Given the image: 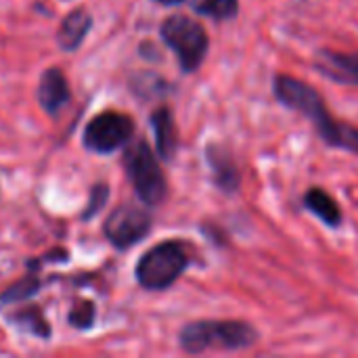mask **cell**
Instances as JSON below:
<instances>
[{"label": "cell", "mask_w": 358, "mask_h": 358, "mask_svg": "<svg viewBox=\"0 0 358 358\" xmlns=\"http://www.w3.org/2000/svg\"><path fill=\"white\" fill-rule=\"evenodd\" d=\"M273 92L285 107L308 117L327 145L358 155V128L338 122L313 86L292 76H277L273 82Z\"/></svg>", "instance_id": "obj_1"}, {"label": "cell", "mask_w": 358, "mask_h": 358, "mask_svg": "<svg viewBox=\"0 0 358 358\" xmlns=\"http://www.w3.org/2000/svg\"><path fill=\"white\" fill-rule=\"evenodd\" d=\"M182 350L199 355L206 350H243L258 342V331L243 321H195L180 336Z\"/></svg>", "instance_id": "obj_2"}, {"label": "cell", "mask_w": 358, "mask_h": 358, "mask_svg": "<svg viewBox=\"0 0 358 358\" xmlns=\"http://www.w3.org/2000/svg\"><path fill=\"white\" fill-rule=\"evenodd\" d=\"M162 40L174 50L182 71L193 73L206 59L210 40L201 23L187 15H172L162 23Z\"/></svg>", "instance_id": "obj_3"}, {"label": "cell", "mask_w": 358, "mask_h": 358, "mask_svg": "<svg viewBox=\"0 0 358 358\" xmlns=\"http://www.w3.org/2000/svg\"><path fill=\"white\" fill-rule=\"evenodd\" d=\"M189 266L185 248L176 241H166L151 248L136 264V281L151 292L170 287Z\"/></svg>", "instance_id": "obj_4"}, {"label": "cell", "mask_w": 358, "mask_h": 358, "mask_svg": "<svg viewBox=\"0 0 358 358\" xmlns=\"http://www.w3.org/2000/svg\"><path fill=\"white\" fill-rule=\"evenodd\" d=\"M124 166L128 172L130 182L134 185L136 195L147 206H159L166 197L168 185L164 178V172L157 164V157L153 155L151 147L141 138L134 141L124 155Z\"/></svg>", "instance_id": "obj_5"}, {"label": "cell", "mask_w": 358, "mask_h": 358, "mask_svg": "<svg viewBox=\"0 0 358 358\" xmlns=\"http://www.w3.org/2000/svg\"><path fill=\"white\" fill-rule=\"evenodd\" d=\"M134 132V122L117 111L96 115L84 132V145L94 153H111L126 145Z\"/></svg>", "instance_id": "obj_6"}, {"label": "cell", "mask_w": 358, "mask_h": 358, "mask_svg": "<svg viewBox=\"0 0 358 358\" xmlns=\"http://www.w3.org/2000/svg\"><path fill=\"white\" fill-rule=\"evenodd\" d=\"M151 231V216L147 210L143 208H134V206H122L115 212H111V216L105 222V235L107 239L120 248L126 250L134 243H138L141 239H145Z\"/></svg>", "instance_id": "obj_7"}, {"label": "cell", "mask_w": 358, "mask_h": 358, "mask_svg": "<svg viewBox=\"0 0 358 358\" xmlns=\"http://www.w3.org/2000/svg\"><path fill=\"white\" fill-rule=\"evenodd\" d=\"M315 67L321 76L338 82L358 86V52H338V50H319L315 59Z\"/></svg>", "instance_id": "obj_8"}, {"label": "cell", "mask_w": 358, "mask_h": 358, "mask_svg": "<svg viewBox=\"0 0 358 358\" xmlns=\"http://www.w3.org/2000/svg\"><path fill=\"white\" fill-rule=\"evenodd\" d=\"M38 99L44 111L48 113H57L69 101V86H67L65 76L59 69L52 67L42 73L40 86H38Z\"/></svg>", "instance_id": "obj_9"}, {"label": "cell", "mask_w": 358, "mask_h": 358, "mask_svg": "<svg viewBox=\"0 0 358 358\" xmlns=\"http://www.w3.org/2000/svg\"><path fill=\"white\" fill-rule=\"evenodd\" d=\"M151 126H153L159 157L162 159H172L176 155V149H178V136H176V126H174L172 113L166 107L153 111Z\"/></svg>", "instance_id": "obj_10"}, {"label": "cell", "mask_w": 358, "mask_h": 358, "mask_svg": "<svg viewBox=\"0 0 358 358\" xmlns=\"http://www.w3.org/2000/svg\"><path fill=\"white\" fill-rule=\"evenodd\" d=\"M90 23H92V19H90V13L88 10H84V8L71 10L63 19L61 27H59V34H57L59 46L65 48V50L78 48L82 44V40L86 38V34L90 29Z\"/></svg>", "instance_id": "obj_11"}, {"label": "cell", "mask_w": 358, "mask_h": 358, "mask_svg": "<svg viewBox=\"0 0 358 358\" xmlns=\"http://www.w3.org/2000/svg\"><path fill=\"white\" fill-rule=\"evenodd\" d=\"M304 206H306V210H310L319 220H323L327 227H331V229L340 227V222H342L340 206L336 203V199H334L327 191H323V189H319V187L308 189L306 195H304Z\"/></svg>", "instance_id": "obj_12"}, {"label": "cell", "mask_w": 358, "mask_h": 358, "mask_svg": "<svg viewBox=\"0 0 358 358\" xmlns=\"http://www.w3.org/2000/svg\"><path fill=\"white\" fill-rule=\"evenodd\" d=\"M208 162L212 166L216 185L227 193H235L239 189V170H237L235 162L229 155H224V151L218 147L208 149Z\"/></svg>", "instance_id": "obj_13"}, {"label": "cell", "mask_w": 358, "mask_h": 358, "mask_svg": "<svg viewBox=\"0 0 358 358\" xmlns=\"http://www.w3.org/2000/svg\"><path fill=\"white\" fill-rule=\"evenodd\" d=\"M193 8L216 21H227L239 13V0H193Z\"/></svg>", "instance_id": "obj_14"}, {"label": "cell", "mask_w": 358, "mask_h": 358, "mask_svg": "<svg viewBox=\"0 0 358 358\" xmlns=\"http://www.w3.org/2000/svg\"><path fill=\"white\" fill-rule=\"evenodd\" d=\"M36 292H38V279H36V277H27V279L19 281L17 285L8 287V289L0 296V306H4V304H15V302H21V300H27V298H31Z\"/></svg>", "instance_id": "obj_15"}, {"label": "cell", "mask_w": 358, "mask_h": 358, "mask_svg": "<svg viewBox=\"0 0 358 358\" xmlns=\"http://www.w3.org/2000/svg\"><path fill=\"white\" fill-rule=\"evenodd\" d=\"M92 321H94V306H92L90 302H80V304H76V308L69 313V323H71L73 327L86 329V327L92 325Z\"/></svg>", "instance_id": "obj_16"}, {"label": "cell", "mask_w": 358, "mask_h": 358, "mask_svg": "<svg viewBox=\"0 0 358 358\" xmlns=\"http://www.w3.org/2000/svg\"><path fill=\"white\" fill-rule=\"evenodd\" d=\"M17 321H19V323H25V325H27L34 334H38V336H44V338H46V336L50 334L38 310H27V313H23L21 317H17Z\"/></svg>", "instance_id": "obj_17"}, {"label": "cell", "mask_w": 358, "mask_h": 358, "mask_svg": "<svg viewBox=\"0 0 358 358\" xmlns=\"http://www.w3.org/2000/svg\"><path fill=\"white\" fill-rule=\"evenodd\" d=\"M105 201H107V187L105 185H101V187H94V191H92V199H90V203H88V212L84 214V218H92L103 206H105Z\"/></svg>", "instance_id": "obj_18"}, {"label": "cell", "mask_w": 358, "mask_h": 358, "mask_svg": "<svg viewBox=\"0 0 358 358\" xmlns=\"http://www.w3.org/2000/svg\"><path fill=\"white\" fill-rule=\"evenodd\" d=\"M155 2L166 4V6H176V4H180V2H185V0H155Z\"/></svg>", "instance_id": "obj_19"}]
</instances>
